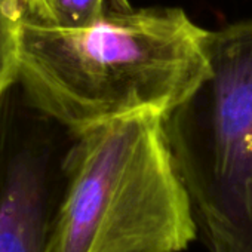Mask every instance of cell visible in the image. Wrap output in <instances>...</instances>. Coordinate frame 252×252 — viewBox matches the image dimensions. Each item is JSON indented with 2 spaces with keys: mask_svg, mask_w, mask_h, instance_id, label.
Here are the masks:
<instances>
[{
  "mask_svg": "<svg viewBox=\"0 0 252 252\" xmlns=\"http://www.w3.org/2000/svg\"><path fill=\"white\" fill-rule=\"evenodd\" d=\"M181 8H131L63 26L27 12L18 80L74 137L140 113L166 116L209 73L206 36Z\"/></svg>",
  "mask_w": 252,
  "mask_h": 252,
  "instance_id": "obj_1",
  "label": "cell"
},
{
  "mask_svg": "<svg viewBox=\"0 0 252 252\" xmlns=\"http://www.w3.org/2000/svg\"><path fill=\"white\" fill-rule=\"evenodd\" d=\"M63 169L58 252H183L196 239L163 116L132 114L77 135Z\"/></svg>",
  "mask_w": 252,
  "mask_h": 252,
  "instance_id": "obj_2",
  "label": "cell"
},
{
  "mask_svg": "<svg viewBox=\"0 0 252 252\" xmlns=\"http://www.w3.org/2000/svg\"><path fill=\"white\" fill-rule=\"evenodd\" d=\"M209 73L163 117L211 252H252V20L208 32Z\"/></svg>",
  "mask_w": 252,
  "mask_h": 252,
  "instance_id": "obj_3",
  "label": "cell"
},
{
  "mask_svg": "<svg viewBox=\"0 0 252 252\" xmlns=\"http://www.w3.org/2000/svg\"><path fill=\"white\" fill-rule=\"evenodd\" d=\"M64 186L54 189L45 159L26 152L0 186V252H58Z\"/></svg>",
  "mask_w": 252,
  "mask_h": 252,
  "instance_id": "obj_4",
  "label": "cell"
},
{
  "mask_svg": "<svg viewBox=\"0 0 252 252\" xmlns=\"http://www.w3.org/2000/svg\"><path fill=\"white\" fill-rule=\"evenodd\" d=\"M29 0H0V99L18 80Z\"/></svg>",
  "mask_w": 252,
  "mask_h": 252,
  "instance_id": "obj_5",
  "label": "cell"
},
{
  "mask_svg": "<svg viewBox=\"0 0 252 252\" xmlns=\"http://www.w3.org/2000/svg\"><path fill=\"white\" fill-rule=\"evenodd\" d=\"M108 3L110 0H48L45 11L33 15L55 24L80 26L101 17Z\"/></svg>",
  "mask_w": 252,
  "mask_h": 252,
  "instance_id": "obj_6",
  "label": "cell"
},
{
  "mask_svg": "<svg viewBox=\"0 0 252 252\" xmlns=\"http://www.w3.org/2000/svg\"><path fill=\"white\" fill-rule=\"evenodd\" d=\"M46 2L48 0H29V11L32 14L40 15L46 8Z\"/></svg>",
  "mask_w": 252,
  "mask_h": 252,
  "instance_id": "obj_7",
  "label": "cell"
}]
</instances>
